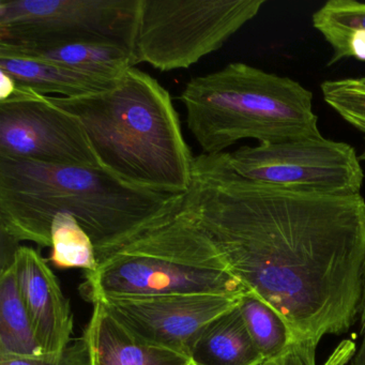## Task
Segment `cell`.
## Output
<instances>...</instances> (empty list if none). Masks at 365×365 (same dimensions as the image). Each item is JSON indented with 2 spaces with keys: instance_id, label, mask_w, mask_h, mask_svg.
<instances>
[{
  "instance_id": "cell-1",
  "label": "cell",
  "mask_w": 365,
  "mask_h": 365,
  "mask_svg": "<svg viewBox=\"0 0 365 365\" xmlns=\"http://www.w3.org/2000/svg\"><path fill=\"white\" fill-rule=\"evenodd\" d=\"M183 209L247 292L298 339L343 334L365 285V200L296 193L239 176L227 153L194 157Z\"/></svg>"
},
{
  "instance_id": "cell-2",
  "label": "cell",
  "mask_w": 365,
  "mask_h": 365,
  "mask_svg": "<svg viewBox=\"0 0 365 365\" xmlns=\"http://www.w3.org/2000/svg\"><path fill=\"white\" fill-rule=\"evenodd\" d=\"M185 194L135 187L101 168L0 157V232L51 247L53 220L68 213L91 237L100 264L177 210Z\"/></svg>"
},
{
  "instance_id": "cell-3",
  "label": "cell",
  "mask_w": 365,
  "mask_h": 365,
  "mask_svg": "<svg viewBox=\"0 0 365 365\" xmlns=\"http://www.w3.org/2000/svg\"><path fill=\"white\" fill-rule=\"evenodd\" d=\"M48 98L81 121L103 170L151 191L189 190L194 155L170 93L150 74L132 68L108 91Z\"/></svg>"
},
{
  "instance_id": "cell-4",
  "label": "cell",
  "mask_w": 365,
  "mask_h": 365,
  "mask_svg": "<svg viewBox=\"0 0 365 365\" xmlns=\"http://www.w3.org/2000/svg\"><path fill=\"white\" fill-rule=\"evenodd\" d=\"M180 99L204 155L224 153L242 140L275 144L322 136L309 89L247 63L192 78Z\"/></svg>"
},
{
  "instance_id": "cell-5",
  "label": "cell",
  "mask_w": 365,
  "mask_h": 365,
  "mask_svg": "<svg viewBox=\"0 0 365 365\" xmlns=\"http://www.w3.org/2000/svg\"><path fill=\"white\" fill-rule=\"evenodd\" d=\"M247 292L183 202L86 273L81 285L91 303L110 296Z\"/></svg>"
},
{
  "instance_id": "cell-6",
  "label": "cell",
  "mask_w": 365,
  "mask_h": 365,
  "mask_svg": "<svg viewBox=\"0 0 365 365\" xmlns=\"http://www.w3.org/2000/svg\"><path fill=\"white\" fill-rule=\"evenodd\" d=\"M264 0H142L136 63L187 69L253 20Z\"/></svg>"
},
{
  "instance_id": "cell-7",
  "label": "cell",
  "mask_w": 365,
  "mask_h": 365,
  "mask_svg": "<svg viewBox=\"0 0 365 365\" xmlns=\"http://www.w3.org/2000/svg\"><path fill=\"white\" fill-rule=\"evenodd\" d=\"M142 0H0V44L108 42L135 53Z\"/></svg>"
},
{
  "instance_id": "cell-8",
  "label": "cell",
  "mask_w": 365,
  "mask_h": 365,
  "mask_svg": "<svg viewBox=\"0 0 365 365\" xmlns=\"http://www.w3.org/2000/svg\"><path fill=\"white\" fill-rule=\"evenodd\" d=\"M227 157L239 176L296 193L359 195L364 181L356 150L322 135L241 147Z\"/></svg>"
},
{
  "instance_id": "cell-9",
  "label": "cell",
  "mask_w": 365,
  "mask_h": 365,
  "mask_svg": "<svg viewBox=\"0 0 365 365\" xmlns=\"http://www.w3.org/2000/svg\"><path fill=\"white\" fill-rule=\"evenodd\" d=\"M0 157L101 168L81 121L46 96L22 86L0 101Z\"/></svg>"
},
{
  "instance_id": "cell-10",
  "label": "cell",
  "mask_w": 365,
  "mask_h": 365,
  "mask_svg": "<svg viewBox=\"0 0 365 365\" xmlns=\"http://www.w3.org/2000/svg\"><path fill=\"white\" fill-rule=\"evenodd\" d=\"M241 296H110L99 300L143 339L189 356L192 345L204 327L238 307Z\"/></svg>"
},
{
  "instance_id": "cell-11",
  "label": "cell",
  "mask_w": 365,
  "mask_h": 365,
  "mask_svg": "<svg viewBox=\"0 0 365 365\" xmlns=\"http://www.w3.org/2000/svg\"><path fill=\"white\" fill-rule=\"evenodd\" d=\"M36 339L46 356H58L72 341L73 314L56 275L39 252L19 247L11 262Z\"/></svg>"
},
{
  "instance_id": "cell-12",
  "label": "cell",
  "mask_w": 365,
  "mask_h": 365,
  "mask_svg": "<svg viewBox=\"0 0 365 365\" xmlns=\"http://www.w3.org/2000/svg\"><path fill=\"white\" fill-rule=\"evenodd\" d=\"M91 365H191L185 354L151 343L123 324L101 300L85 329Z\"/></svg>"
},
{
  "instance_id": "cell-13",
  "label": "cell",
  "mask_w": 365,
  "mask_h": 365,
  "mask_svg": "<svg viewBox=\"0 0 365 365\" xmlns=\"http://www.w3.org/2000/svg\"><path fill=\"white\" fill-rule=\"evenodd\" d=\"M0 70L9 74L18 86L26 87L40 95H61L78 98L108 91L116 83L98 80L78 73L41 57L23 54L0 44Z\"/></svg>"
},
{
  "instance_id": "cell-14",
  "label": "cell",
  "mask_w": 365,
  "mask_h": 365,
  "mask_svg": "<svg viewBox=\"0 0 365 365\" xmlns=\"http://www.w3.org/2000/svg\"><path fill=\"white\" fill-rule=\"evenodd\" d=\"M191 365H262L238 307L209 322L192 345Z\"/></svg>"
},
{
  "instance_id": "cell-15",
  "label": "cell",
  "mask_w": 365,
  "mask_h": 365,
  "mask_svg": "<svg viewBox=\"0 0 365 365\" xmlns=\"http://www.w3.org/2000/svg\"><path fill=\"white\" fill-rule=\"evenodd\" d=\"M9 48L110 83L118 82L130 69L138 65L133 51L108 42H72L39 48Z\"/></svg>"
},
{
  "instance_id": "cell-16",
  "label": "cell",
  "mask_w": 365,
  "mask_h": 365,
  "mask_svg": "<svg viewBox=\"0 0 365 365\" xmlns=\"http://www.w3.org/2000/svg\"><path fill=\"white\" fill-rule=\"evenodd\" d=\"M312 22L332 48L329 66L350 57L365 61V4L330 0L313 14Z\"/></svg>"
},
{
  "instance_id": "cell-17",
  "label": "cell",
  "mask_w": 365,
  "mask_h": 365,
  "mask_svg": "<svg viewBox=\"0 0 365 365\" xmlns=\"http://www.w3.org/2000/svg\"><path fill=\"white\" fill-rule=\"evenodd\" d=\"M0 356H44L29 319L11 264L0 274Z\"/></svg>"
},
{
  "instance_id": "cell-18",
  "label": "cell",
  "mask_w": 365,
  "mask_h": 365,
  "mask_svg": "<svg viewBox=\"0 0 365 365\" xmlns=\"http://www.w3.org/2000/svg\"><path fill=\"white\" fill-rule=\"evenodd\" d=\"M238 307L264 361L277 358L298 341L284 318L253 292L243 294Z\"/></svg>"
},
{
  "instance_id": "cell-19",
  "label": "cell",
  "mask_w": 365,
  "mask_h": 365,
  "mask_svg": "<svg viewBox=\"0 0 365 365\" xmlns=\"http://www.w3.org/2000/svg\"><path fill=\"white\" fill-rule=\"evenodd\" d=\"M51 262L63 269H82L93 272L99 266L93 241L73 215L59 213L51 228Z\"/></svg>"
},
{
  "instance_id": "cell-20",
  "label": "cell",
  "mask_w": 365,
  "mask_h": 365,
  "mask_svg": "<svg viewBox=\"0 0 365 365\" xmlns=\"http://www.w3.org/2000/svg\"><path fill=\"white\" fill-rule=\"evenodd\" d=\"M320 91L324 102L365 136V76L324 81ZM359 159L365 161V148Z\"/></svg>"
},
{
  "instance_id": "cell-21",
  "label": "cell",
  "mask_w": 365,
  "mask_h": 365,
  "mask_svg": "<svg viewBox=\"0 0 365 365\" xmlns=\"http://www.w3.org/2000/svg\"><path fill=\"white\" fill-rule=\"evenodd\" d=\"M0 365H91V352L82 335L73 339L58 356H0Z\"/></svg>"
},
{
  "instance_id": "cell-22",
  "label": "cell",
  "mask_w": 365,
  "mask_h": 365,
  "mask_svg": "<svg viewBox=\"0 0 365 365\" xmlns=\"http://www.w3.org/2000/svg\"><path fill=\"white\" fill-rule=\"evenodd\" d=\"M318 341L298 339L277 358L264 361L262 365H316Z\"/></svg>"
},
{
  "instance_id": "cell-23",
  "label": "cell",
  "mask_w": 365,
  "mask_h": 365,
  "mask_svg": "<svg viewBox=\"0 0 365 365\" xmlns=\"http://www.w3.org/2000/svg\"><path fill=\"white\" fill-rule=\"evenodd\" d=\"M18 89V84L14 78L0 70V101L9 99Z\"/></svg>"
},
{
  "instance_id": "cell-24",
  "label": "cell",
  "mask_w": 365,
  "mask_h": 365,
  "mask_svg": "<svg viewBox=\"0 0 365 365\" xmlns=\"http://www.w3.org/2000/svg\"><path fill=\"white\" fill-rule=\"evenodd\" d=\"M363 339L361 343L360 348H359L358 352H356V356L352 360L351 365H365V329L361 331Z\"/></svg>"
},
{
  "instance_id": "cell-25",
  "label": "cell",
  "mask_w": 365,
  "mask_h": 365,
  "mask_svg": "<svg viewBox=\"0 0 365 365\" xmlns=\"http://www.w3.org/2000/svg\"><path fill=\"white\" fill-rule=\"evenodd\" d=\"M359 319H360L361 331H363L365 329V285L364 290H363L362 302H361Z\"/></svg>"
}]
</instances>
